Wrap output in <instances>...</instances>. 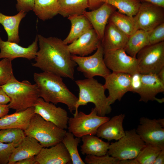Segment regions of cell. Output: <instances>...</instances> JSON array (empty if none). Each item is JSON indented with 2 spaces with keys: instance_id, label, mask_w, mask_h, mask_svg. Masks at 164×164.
Here are the masks:
<instances>
[{
  "instance_id": "6da1fadb",
  "label": "cell",
  "mask_w": 164,
  "mask_h": 164,
  "mask_svg": "<svg viewBox=\"0 0 164 164\" xmlns=\"http://www.w3.org/2000/svg\"><path fill=\"white\" fill-rule=\"evenodd\" d=\"M37 36L39 49L32 66L43 72L73 80L77 65L72 59L68 45L58 38Z\"/></svg>"
},
{
  "instance_id": "7a4b0ae2",
  "label": "cell",
  "mask_w": 164,
  "mask_h": 164,
  "mask_svg": "<svg viewBox=\"0 0 164 164\" xmlns=\"http://www.w3.org/2000/svg\"><path fill=\"white\" fill-rule=\"evenodd\" d=\"M33 77L39 90L40 97L45 101L54 104L59 103L64 104L72 113L75 111L78 97L70 91L62 77L43 72L34 73Z\"/></svg>"
},
{
  "instance_id": "3957f363",
  "label": "cell",
  "mask_w": 164,
  "mask_h": 164,
  "mask_svg": "<svg viewBox=\"0 0 164 164\" xmlns=\"http://www.w3.org/2000/svg\"><path fill=\"white\" fill-rule=\"evenodd\" d=\"M79 89L78 99L74 114L77 113L79 106L92 103L95 105L97 114L105 116L110 113L111 108L105 94L103 85L94 78L75 81Z\"/></svg>"
},
{
  "instance_id": "277c9868",
  "label": "cell",
  "mask_w": 164,
  "mask_h": 164,
  "mask_svg": "<svg viewBox=\"0 0 164 164\" xmlns=\"http://www.w3.org/2000/svg\"><path fill=\"white\" fill-rule=\"evenodd\" d=\"M2 87L10 99L8 104L9 108L16 112L33 107L40 97L39 90L36 83L32 84L27 80L19 81L14 75Z\"/></svg>"
},
{
  "instance_id": "5b68a950",
  "label": "cell",
  "mask_w": 164,
  "mask_h": 164,
  "mask_svg": "<svg viewBox=\"0 0 164 164\" xmlns=\"http://www.w3.org/2000/svg\"><path fill=\"white\" fill-rule=\"evenodd\" d=\"M24 132L26 135L33 137L45 148L54 146L62 142L67 132L65 129L45 120L36 113Z\"/></svg>"
},
{
  "instance_id": "8992f818",
  "label": "cell",
  "mask_w": 164,
  "mask_h": 164,
  "mask_svg": "<svg viewBox=\"0 0 164 164\" xmlns=\"http://www.w3.org/2000/svg\"><path fill=\"white\" fill-rule=\"evenodd\" d=\"M145 145L134 128L125 131L123 136L110 144L107 153L119 161L135 159Z\"/></svg>"
},
{
  "instance_id": "52a82bcc",
  "label": "cell",
  "mask_w": 164,
  "mask_h": 164,
  "mask_svg": "<svg viewBox=\"0 0 164 164\" xmlns=\"http://www.w3.org/2000/svg\"><path fill=\"white\" fill-rule=\"evenodd\" d=\"M73 115L69 118L67 129L75 137L80 138L87 135H96L99 127L110 119L98 115L95 108L88 114L80 111Z\"/></svg>"
},
{
  "instance_id": "ba28073f",
  "label": "cell",
  "mask_w": 164,
  "mask_h": 164,
  "mask_svg": "<svg viewBox=\"0 0 164 164\" xmlns=\"http://www.w3.org/2000/svg\"><path fill=\"white\" fill-rule=\"evenodd\" d=\"M136 58L140 73L157 74L164 67V41L146 46L138 52Z\"/></svg>"
},
{
  "instance_id": "9c48e42d",
  "label": "cell",
  "mask_w": 164,
  "mask_h": 164,
  "mask_svg": "<svg viewBox=\"0 0 164 164\" xmlns=\"http://www.w3.org/2000/svg\"><path fill=\"white\" fill-rule=\"evenodd\" d=\"M104 49L101 43L96 52L89 56H82L72 55V60L78 66V71L82 73L87 78L99 76L104 78L111 73L104 60Z\"/></svg>"
},
{
  "instance_id": "30bf717a",
  "label": "cell",
  "mask_w": 164,
  "mask_h": 164,
  "mask_svg": "<svg viewBox=\"0 0 164 164\" xmlns=\"http://www.w3.org/2000/svg\"><path fill=\"white\" fill-rule=\"evenodd\" d=\"M104 60L107 67L112 72L131 75L139 72L136 57L127 54L124 49L104 51Z\"/></svg>"
},
{
  "instance_id": "8fae6325",
  "label": "cell",
  "mask_w": 164,
  "mask_h": 164,
  "mask_svg": "<svg viewBox=\"0 0 164 164\" xmlns=\"http://www.w3.org/2000/svg\"><path fill=\"white\" fill-rule=\"evenodd\" d=\"M139 29L149 32L164 22V7L147 2H141L135 15Z\"/></svg>"
},
{
  "instance_id": "7c38bea8",
  "label": "cell",
  "mask_w": 164,
  "mask_h": 164,
  "mask_svg": "<svg viewBox=\"0 0 164 164\" xmlns=\"http://www.w3.org/2000/svg\"><path fill=\"white\" fill-rule=\"evenodd\" d=\"M135 130L146 145H155L164 149V127L157 119L142 117L139 119V125Z\"/></svg>"
},
{
  "instance_id": "4fadbf2b",
  "label": "cell",
  "mask_w": 164,
  "mask_h": 164,
  "mask_svg": "<svg viewBox=\"0 0 164 164\" xmlns=\"http://www.w3.org/2000/svg\"><path fill=\"white\" fill-rule=\"evenodd\" d=\"M131 76L126 73L112 72L104 78L103 85L108 91L107 98L110 105L117 100L120 101L125 93L130 91Z\"/></svg>"
},
{
  "instance_id": "5bb4252c",
  "label": "cell",
  "mask_w": 164,
  "mask_h": 164,
  "mask_svg": "<svg viewBox=\"0 0 164 164\" xmlns=\"http://www.w3.org/2000/svg\"><path fill=\"white\" fill-rule=\"evenodd\" d=\"M33 107L35 113L45 120L52 122L62 129H67L69 118L65 109L45 101L40 97L37 100Z\"/></svg>"
},
{
  "instance_id": "9a60e30c",
  "label": "cell",
  "mask_w": 164,
  "mask_h": 164,
  "mask_svg": "<svg viewBox=\"0 0 164 164\" xmlns=\"http://www.w3.org/2000/svg\"><path fill=\"white\" fill-rule=\"evenodd\" d=\"M38 43L37 35L34 41L27 47L15 43L3 41L0 37V59L7 58L12 60L18 58L29 60L35 59L38 50Z\"/></svg>"
},
{
  "instance_id": "2e32d148",
  "label": "cell",
  "mask_w": 164,
  "mask_h": 164,
  "mask_svg": "<svg viewBox=\"0 0 164 164\" xmlns=\"http://www.w3.org/2000/svg\"><path fill=\"white\" fill-rule=\"evenodd\" d=\"M101 41L92 28L71 43L68 45L71 54L86 56L97 50Z\"/></svg>"
},
{
  "instance_id": "e0dca14e",
  "label": "cell",
  "mask_w": 164,
  "mask_h": 164,
  "mask_svg": "<svg viewBox=\"0 0 164 164\" xmlns=\"http://www.w3.org/2000/svg\"><path fill=\"white\" fill-rule=\"evenodd\" d=\"M35 158L38 164H67L72 163L70 155L62 142L49 147H43Z\"/></svg>"
},
{
  "instance_id": "ac0fdd59",
  "label": "cell",
  "mask_w": 164,
  "mask_h": 164,
  "mask_svg": "<svg viewBox=\"0 0 164 164\" xmlns=\"http://www.w3.org/2000/svg\"><path fill=\"white\" fill-rule=\"evenodd\" d=\"M113 6L105 2L99 8L90 11H84V15L101 41L106 27L111 14L116 10Z\"/></svg>"
},
{
  "instance_id": "d6986e66",
  "label": "cell",
  "mask_w": 164,
  "mask_h": 164,
  "mask_svg": "<svg viewBox=\"0 0 164 164\" xmlns=\"http://www.w3.org/2000/svg\"><path fill=\"white\" fill-rule=\"evenodd\" d=\"M142 86L138 94L139 101L147 102L156 100L160 103L164 102V99L156 97L159 93L164 91V83L158 78L157 74H142Z\"/></svg>"
},
{
  "instance_id": "ffe728a7",
  "label": "cell",
  "mask_w": 164,
  "mask_h": 164,
  "mask_svg": "<svg viewBox=\"0 0 164 164\" xmlns=\"http://www.w3.org/2000/svg\"><path fill=\"white\" fill-rule=\"evenodd\" d=\"M125 114H121L113 116L101 125L98 128L96 135L99 138L108 141L114 140L117 141L125 134L123 126Z\"/></svg>"
},
{
  "instance_id": "44dd1931",
  "label": "cell",
  "mask_w": 164,
  "mask_h": 164,
  "mask_svg": "<svg viewBox=\"0 0 164 164\" xmlns=\"http://www.w3.org/2000/svg\"><path fill=\"white\" fill-rule=\"evenodd\" d=\"M43 147L35 138L26 135L21 142L15 148L8 164H14L18 161L35 156Z\"/></svg>"
},
{
  "instance_id": "7402d4cb",
  "label": "cell",
  "mask_w": 164,
  "mask_h": 164,
  "mask_svg": "<svg viewBox=\"0 0 164 164\" xmlns=\"http://www.w3.org/2000/svg\"><path fill=\"white\" fill-rule=\"evenodd\" d=\"M35 113L34 107L0 118V130L7 128H19L24 131L29 126L31 119Z\"/></svg>"
},
{
  "instance_id": "603a6c76",
  "label": "cell",
  "mask_w": 164,
  "mask_h": 164,
  "mask_svg": "<svg viewBox=\"0 0 164 164\" xmlns=\"http://www.w3.org/2000/svg\"><path fill=\"white\" fill-rule=\"evenodd\" d=\"M129 37L114 25L108 22L103 38L101 41L104 51L124 49Z\"/></svg>"
},
{
  "instance_id": "cb8c5ba5",
  "label": "cell",
  "mask_w": 164,
  "mask_h": 164,
  "mask_svg": "<svg viewBox=\"0 0 164 164\" xmlns=\"http://www.w3.org/2000/svg\"><path fill=\"white\" fill-rule=\"evenodd\" d=\"M81 138L83 144L80 151L82 154L100 156L107 153L109 142H104L94 135H87Z\"/></svg>"
},
{
  "instance_id": "d4e9b609",
  "label": "cell",
  "mask_w": 164,
  "mask_h": 164,
  "mask_svg": "<svg viewBox=\"0 0 164 164\" xmlns=\"http://www.w3.org/2000/svg\"><path fill=\"white\" fill-rule=\"evenodd\" d=\"M26 13L23 11L19 12L12 16L5 15L0 12V24L3 26L8 35L7 41L19 43L20 41L19 27L22 20Z\"/></svg>"
},
{
  "instance_id": "484cf974",
  "label": "cell",
  "mask_w": 164,
  "mask_h": 164,
  "mask_svg": "<svg viewBox=\"0 0 164 164\" xmlns=\"http://www.w3.org/2000/svg\"><path fill=\"white\" fill-rule=\"evenodd\" d=\"M67 18L71 22V27L68 35L63 40L67 45L71 43L93 28L88 20L83 14L72 15Z\"/></svg>"
},
{
  "instance_id": "4316f807",
  "label": "cell",
  "mask_w": 164,
  "mask_h": 164,
  "mask_svg": "<svg viewBox=\"0 0 164 164\" xmlns=\"http://www.w3.org/2000/svg\"><path fill=\"white\" fill-rule=\"evenodd\" d=\"M108 22L130 36L139 29L135 17H131L115 11L110 16Z\"/></svg>"
},
{
  "instance_id": "83f0119b",
  "label": "cell",
  "mask_w": 164,
  "mask_h": 164,
  "mask_svg": "<svg viewBox=\"0 0 164 164\" xmlns=\"http://www.w3.org/2000/svg\"><path fill=\"white\" fill-rule=\"evenodd\" d=\"M32 10L43 21L50 19L59 14L58 0H34Z\"/></svg>"
},
{
  "instance_id": "f1b7e54d",
  "label": "cell",
  "mask_w": 164,
  "mask_h": 164,
  "mask_svg": "<svg viewBox=\"0 0 164 164\" xmlns=\"http://www.w3.org/2000/svg\"><path fill=\"white\" fill-rule=\"evenodd\" d=\"M149 44L148 32L139 29L129 36L124 49L127 54L136 57L140 50Z\"/></svg>"
},
{
  "instance_id": "f546056e",
  "label": "cell",
  "mask_w": 164,
  "mask_h": 164,
  "mask_svg": "<svg viewBox=\"0 0 164 164\" xmlns=\"http://www.w3.org/2000/svg\"><path fill=\"white\" fill-rule=\"evenodd\" d=\"M59 14L64 17L83 14L89 6L88 0H58Z\"/></svg>"
},
{
  "instance_id": "4dcf8cb0",
  "label": "cell",
  "mask_w": 164,
  "mask_h": 164,
  "mask_svg": "<svg viewBox=\"0 0 164 164\" xmlns=\"http://www.w3.org/2000/svg\"><path fill=\"white\" fill-rule=\"evenodd\" d=\"M74 137L73 134L67 132L62 142L70 155L72 164H85V163L82 159L78 150V146L81 141L80 138Z\"/></svg>"
},
{
  "instance_id": "1f68e13d",
  "label": "cell",
  "mask_w": 164,
  "mask_h": 164,
  "mask_svg": "<svg viewBox=\"0 0 164 164\" xmlns=\"http://www.w3.org/2000/svg\"><path fill=\"white\" fill-rule=\"evenodd\" d=\"M105 2L114 7L119 12L131 17L136 15L141 4L138 0H106Z\"/></svg>"
},
{
  "instance_id": "d6a6232c",
  "label": "cell",
  "mask_w": 164,
  "mask_h": 164,
  "mask_svg": "<svg viewBox=\"0 0 164 164\" xmlns=\"http://www.w3.org/2000/svg\"><path fill=\"white\" fill-rule=\"evenodd\" d=\"M26 135L24 131L19 128H10L0 130V142L13 144L17 147Z\"/></svg>"
},
{
  "instance_id": "836d02e7",
  "label": "cell",
  "mask_w": 164,
  "mask_h": 164,
  "mask_svg": "<svg viewBox=\"0 0 164 164\" xmlns=\"http://www.w3.org/2000/svg\"><path fill=\"white\" fill-rule=\"evenodd\" d=\"M163 149L155 145H146L135 159L139 164H153L157 156Z\"/></svg>"
},
{
  "instance_id": "e575fe53",
  "label": "cell",
  "mask_w": 164,
  "mask_h": 164,
  "mask_svg": "<svg viewBox=\"0 0 164 164\" xmlns=\"http://www.w3.org/2000/svg\"><path fill=\"white\" fill-rule=\"evenodd\" d=\"M11 60L3 58L0 61V85L6 83L13 76Z\"/></svg>"
},
{
  "instance_id": "d590c367",
  "label": "cell",
  "mask_w": 164,
  "mask_h": 164,
  "mask_svg": "<svg viewBox=\"0 0 164 164\" xmlns=\"http://www.w3.org/2000/svg\"><path fill=\"white\" fill-rule=\"evenodd\" d=\"M84 161L87 164H118L119 161L108 153L100 156L87 155Z\"/></svg>"
},
{
  "instance_id": "8d00e7d4",
  "label": "cell",
  "mask_w": 164,
  "mask_h": 164,
  "mask_svg": "<svg viewBox=\"0 0 164 164\" xmlns=\"http://www.w3.org/2000/svg\"><path fill=\"white\" fill-rule=\"evenodd\" d=\"M150 44H153L164 41V22L148 32Z\"/></svg>"
},
{
  "instance_id": "74e56055",
  "label": "cell",
  "mask_w": 164,
  "mask_h": 164,
  "mask_svg": "<svg viewBox=\"0 0 164 164\" xmlns=\"http://www.w3.org/2000/svg\"><path fill=\"white\" fill-rule=\"evenodd\" d=\"M15 148L12 144L0 142V164H8Z\"/></svg>"
},
{
  "instance_id": "f35d334b",
  "label": "cell",
  "mask_w": 164,
  "mask_h": 164,
  "mask_svg": "<svg viewBox=\"0 0 164 164\" xmlns=\"http://www.w3.org/2000/svg\"><path fill=\"white\" fill-rule=\"evenodd\" d=\"M142 86V74L139 72L131 75L130 91L138 94Z\"/></svg>"
},
{
  "instance_id": "ab89813d",
  "label": "cell",
  "mask_w": 164,
  "mask_h": 164,
  "mask_svg": "<svg viewBox=\"0 0 164 164\" xmlns=\"http://www.w3.org/2000/svg\"><path fill=\"white\" fill-rule=\"evenodd\" d=\"M16 8L18 11H23L26 13L32 10L34 0H16Z\"/></svg>"
},
{
  "instance_id": "60d3db41",
  "label": "cell",
  "mask_w": 164,
  "mask_h": 164,
  "mask_svg": "<svg viewBox=\"0 0 164 164\" xmlns=\"http://www.w3.org/2000/svg\"><path fill=\"white\" fill-rule=\"evenodd\" d=\"M89 6L88 9L93 10L99 8L104 3L106 0H88Z\"/></svg>"
},
{
  "instance_id": "b9f144b4",
  "label": "cell",
  "mask_w": 164,
  "mask_h": 164,
  "mask_svg": "<svg viewBox=\"0 0 164 164\" xmlns=\"http://www.w3.org/2000/svg\"><path fill=\"white\" fill-rule=\"evenodd\" d=\"M10 99L4 91L2 85H0V104H6L9 103Z\"/></svg>"
},
{
  "instance_id": "7bdbcfd3",
  "label": "cell",
  "mask_w": 164,
  "mask_h": 164,
  "mask_svg": "<svg viewBox=\"0 0 164 164\" xmlns=\"http://www.w3.org/2000/svg\"><path fill=\"white\" fill-rule=\"evenodd\" d=\"M14 164H38V163L36 160L35 156H33L18 161Z\"/></svg>"
},
{
  "instance_id": "ee69618b",
  "label": "cell",
  "mask_w": 164,
  "mask_h": 164,
  "mask_svg": "<svg viewBox=\"0 0 164 164\" xmlns=\"http://www.w3.org/2000/svg\"><path fill=\"white\" fill-rule=\"evenodd\" d=\"M164 164V149L160 151L157 156L153 164Z\"/></svg>"
},
{
  "instance_id": "f6af8a7d",
  "label": "cell",
  "mask_w": 164,
  "mask_h": 164,
  "mask_svg": "<svg viewBox=\"0 0 164 164\" xmlns=\"http://www.w3.org/2000/svg\"><path fill=\"white\" fill-rule=\"evenodd\" d=\"M8 104H0V118L7 114L9 111Z\"/></svg>"
},
{
  "instance_id": "bcb514c9",
  "label": "cell",
  "mask_w": 164,
  "mask_h": 164,
  "mask_svg": "<svg viewBox=\"0 0 164 164\" xmlns=\"http://www.w3.org/2000/svg\"><path fill=\"white\" fill-rule=\"evenodd\" d=\"M141 2H147L152 3L164 7V0H138Z\"/></svg>"
},
{
  "instance_id": "7dc6e473",
  "label": "cell",
  "mask_w": 164,
  "mask_h": 164,
  "mask_svg": "<svg viewBox=\"0 0 164 164\" xmlns=\"http://www.w3.org/2000/svg\"><path fill=\"white\" fill-rule=\"evenodd\" d=\"M118 164H139L137 160L135 159H128L120 160Z\"/></svg>"
},
{
  "instance_id": "c3c4849f",
  "label": "cell",
  "mask_w": 164,
  "mask_h": 164,
  "mask_svg": "<svg viewBox=\"0 0 164 164\" xmlns=\"http://www.w3.org/2000/svg\"><path fill=\"white\" fill-rule=\"evenodd\" d=\"M157 75L159 79L164 83V67L161 69Z\"/></svg>"
},
{
  "instance_id": "681fc988",
  "label": "cell",
  "mask_w": 164,
  "mask_h": 164,
  "mask_svg": "<svg viewBox=\"0 0 164 164\" xmlns=\"http://www.w3.org/2000/svg\"><path fill=\"white\" fill-rule=\"evenodd\" d=\"M159 122L163 127H164V119H157Z\"/></svg>"
}]
</instances>
